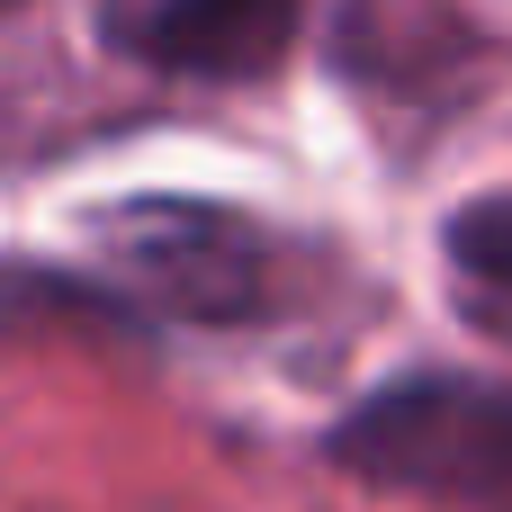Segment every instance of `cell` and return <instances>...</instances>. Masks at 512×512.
<instances>
[{
    "instance_id": "cell-1",
    "label": "cell",
    "mask_w": 512,
    "mask_h": 512,
    "mask_svg": "<svg viewBox=\"0 0 512 512\" xmlns=\"http://www.w3.org/2000/svg\"><path fill=\"white\" fill-rule=\"evenodd\" d=\"M333 468L441 512H512V387L405 378L333 423Z\"/></svg>"
},
{
    "instance_id": "cell-2",
    "label": "cell",
    "mask_w": 512,
    "mask_h": 512,
    "mask_svg": "<svg viewBox=\"0 0 512 512\" xmlns=\"http://www.w3.org/2000/svg\"><path fill=\"white\" fill-rule=\"evenodd\" d=\"M99 270L153 315H189V324H252L279 297V243L252 216L189 207V198L117 207L99 225Z\"/></svg>"
},
{
    "instance_id": "cell-3",
    "label": "cell",
    "mask_w": 512,
    "mask_h": 512,
    "mask_svg": "<svg viewBox=\"0 0 512 512\" xmlns=\"http://www.w3.org/2000/svg\"><path fill=\"white\" fill-rule=\"evenodd\" d=\"M297 18H306V0H153V18L126 27V45L162 72L261 81L297 45Z\"/></svg>"
},
{
    "instance_id": "cell-4",
    "label": "cell",
    "mask_w": 512,
    "mask_h": 512,
    "mask_svg": "<svg viewBox=\"0 0 512 512\" xmlns=\"http://www.w3.org/2000/svg\"><path fill=\"white\" fill-rule=\"evenodd\" d=\"M450 252V288H459V315L477 333L512 342V198H468L441 234Z\"/></svg>"
},
{
    "instance_id": "cell-5",
    "label": "cell",
    "mask_w": 512,
    "mask_h": 512,
    "mask_svg": "<svg viewBox=\"0 0 512 512\" xmlns=\"http://www.w3.org/2000/svg\"><path fill=\"white\" fill-rule=\"evenodd\" d=\"M9 9H18V0H0V18H9Z\"/></svg>"
}]
</instances>
